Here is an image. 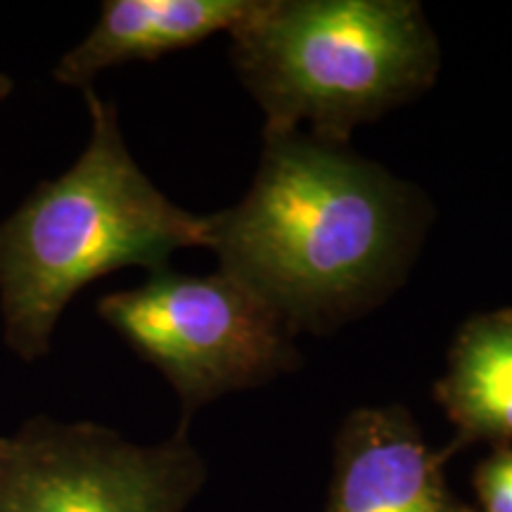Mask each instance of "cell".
Instances as JSON below:
<instances>
[{"label": "cell", "mask_w": 512, "mask_h": 512, "mask_svg": "<svg viewBox=\"0 0 512 512\" xmlns=\"http://www.w3.org/2000/svg\"><path fill=\"white\" fill-rule=\"evenodd\" d=\"M427 223L425 195L377 162L302 131L264 133L252 188L207 216L204 247L292 335L328 332L403 283Z\"/></svg>", "instance_id": "cell-1"}, {"label": "cell", "mask_w": 512, "mask_h": 512, "mask_svg": "<svg viewBox=\"0 0 512 512\" xmlns=\"http://www.w3.org/2000/svg\"><path fill=\"white\" fill-rule=\"evenodd\" d=\"M83 93L86 150L0 221V316L22 361L48 354L57 320L93 280L126 266L164 271L176 249L207 245V216L171 202L128 152L117 107Z\"/></svg>", "instance_id": "cell-2"}, {"label": "cell", "mask_w": 512, "mask_h": 512, "mask_svg": "<svg viewBox=\"0 0 512 512\" xmlns=\"http://www.w3.org/2000/svg\"><path fill=\"white\" fill-rule=\"evenodd\" d=\"M264 133L347 147L361 124L434 86L441 46L415 0H256L230 31Z\"/></svg>", "instance_id": "cell-3"}, {"label": "cell", "mask_w": 512, "mask_h": 512, "mask_svg": "<svg viewBox=\"0 0 512 512\" xmlns=\"http://www.w3.org/2000/svg\"><path fill=\"white\" fill-rule=\"evenodd\" d=\"M98 316L181 401L183 422L230 392L254 389L299 366L292 330L233 275L169 268L98 302Z\"/></svg>", "instance_id": "cell-4"}, {"label": "cell", "mask_w": 512, "mask_h": 512, "mask_svg": "<svg viewBox=\"0 0 512 512\" xmlns=\"http://www.w3.org/2000/svg\"><path fill=\"white\" fill-rule=\"evenodd\" d=\"M204 482L188 422L150 446L48 415L0 437V512H185Z\"/></svg>", "instance_id": "cell-5"}, {"label": "cell", "mask_w": 512, "mask_h": 512, "mask_svg": "<svg viewBox=\"0 0 512 512\" xmlns=\"http://www.w3.org/2000/svg\"><path fill=\"white\" fill-rule=\"evenodd\" d=\"M444 460L403 406L356 408L337 432L325 512H472Z\"/></svg>", "instance_id": "cell-6"}, {"label": "cell", "mask_w": 512, "mask_h": 512, "mask_svg": "<svg viewBox=\"0 0 512 512\" xmlns=\"http://www.w3.org/2000/svg\"><path fill=\"white\" fill-rule=\"evenodd\" d=\"M256 0H105L79 46L57 62L53 76L88 91L95 76L126 62H150L188 50L209 36L230 34Z\"/></svg>", "instance_id": "cell-7"}, {"label": "cell", "mask_w": 512, "mask_h": 512, "mask_svg": "<svg viewBox=\"0 0 512 512\" xmlns=\"http://www.w3.org/2000/svg\"><path fill=\"white\" fill-rule=\"evenodd\" d=\"M434 399L456 430L451 451L472 441L512 444V309L460 325Z\"/></svg>", "instance_id": "cell-8"}, {"label": "cell", "mask_w": 512, "mask_h": 512, "mask_svg": "<svg viewBox=\"0 0 512 512\" xmlns=\"http://www.w3.org/2000/svg\"><path fill=\"white\" fill-rule=\"evenodd\" d=\"M475 491L482 512H512V448L503 446L482 460Z\"/></svg>", "instance_id": "cell-9"}, {"label": "cell", "mask_w": 512, "mask_h": 512, "mask_svg": "<svg viewBox=\"0 0 512 512\" xmlns=\"http://www.w3.org/2000/svg\"><path fill=\"white\" fill-rule=\"evenodd\" d=\"M12 88H15V83H12L10 76L0 74V102L8 98V95L12 93Z\"/></svg>", "instance_id": "cell-10"}]
</instances>
